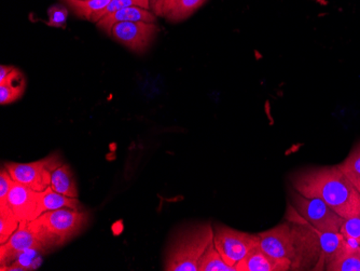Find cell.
<instances>
[{"label":"cell","mask_w":360,"mask_h":271,"mask_svg":"<svg viewBox=\"0 0 360 271\" xmlns=\"http://www.w3.org/2000/svg\"><path fill=\"white\" fill-rule=\"evenodd\" d=\"M258 236L262 250L288 263L291 271L319 270L321 258L319 230L305 222L290 203L284 222Z\"/></svg>","instance_id":"1"},{"label":"cell","mask_w":360,"mask_h":271,"mask_svg":"<svg viewBox=\"0 0 360 271\" xmlns=\"http://www.w3.org/2000/svg\"><path fill=\"white\" fill-rule=\"evenodd\" d=\"M290 185L305 197L323 200L345 220L360 213V193L338 165L300 170L291 175Z\"/></svg>","instance_id":"2"},{"label":"cell","mask_w":360,"mask_h":271,"mask_svg":"<svg viewBox=\"0 0 360 271\" xmlns=\"http://www.w3.org/2000/svg\"><path fill=\"white\" fill-rule=\"evenodd\" d=\"M214 242L210 222H199L180 230L169 244L165 270L199 271L200 262Z\"/></svg>","instance_id":"3"},{"label":"cell","mask_w":360,"mask_h":271,"mask_svg":"<svg viewBox=\"0 0 360 271\" xmlns=\"http://www.w3.org/2000/svg\"><path fill=\"white\" fill-rule=\"evenodd\" d=\"M56 248L50 237L36 220L20 222L19 228L9 240L0 246V267L11 263L15 256L27 250H40L42 252Z\"/></svg>","instance_id":"4"},{"label":"cell","mask_w":360,"mask_h":271,"mask_svg":"<svg viewBox=\"0 0 360 271\" xmlns=\"http://www.w3.org/2000/svg\"><path fill=\"white\" fill-rule=\"evenodd\" d=\"M289 203L297 213L321 232H340L345 218L340 216L328 204L317 198H307L291 188Z\"/></svg>","instance_id":"5"},{"label":"cell","mask_w":360,"mask_h":271,"mask_svg":"<svg viewBox=\"0 0 360 271\" xmlns=\"http://www.w3.org/2000/svg\"><path fill=\"white\" fill-rule=\"evenodd\" d=\"M89 213L72 209L44 212L36 222L44 228L54 246H62L80 234L88 224Z\"/></svg>","instance_id":"6"},{"label":"cell","mask_w":360,"mask_h":271,"mask_svg":"<svg viewBox=\"0 0 360 271\" xmlns=\"http://www.w3.org/2000/svg\"><path fill=\"white\" fill-rule=\"evenodd\" d=\"M62 165L58 155H51L34 163H7L6 168L14 182L39 193L51 186L52 173Z\"/></svg>","instance_id":"7"},{"label":"cell","mask_w":360,"mask_h":271,"mask_svg":"<svg viewBox=\"0 0 360 271\" xmlns=\"http://www.w3.org/2000/svg\"><path fill=\"white\" fill-rule=\"evenodd\" d=\"M214 246L230 266L236 267L257 244H260L258 234L240 232L224 225L212 226Z\"/></svg>","instance_id":"8"},{"label":"cell","mask_w":360,"mask_h":271,"mask_svg":"<svg viewBox=\"0 0 360 271\" xmlns=\"http://www.w3.org/2000/svg\"><path fill=\"white\" fill-rule=\"evenodd\" d=\"M158 33L159 27L155 23L121 22L113 26L110 37L135 53H143L148 50Z\"/></svg>","instance_id":"9"},{"label":"cell","mask_w":360,"mask_h":271,"mask_svg":"<svg viewBox=\"0 0 360 271\" xmlns=\"http://www.w3.org/2000/svg\"><path fill=\"white\" fill-rule=\"evenodd\" d=\"M20 222H32L37 220L40 212L38 191L14 182L6 203Z\"/></svg>","instance_id":"10"},{"label":"cell","mask_w":360,"mask_h":271,"mask_svg":"<svg viewBox=\"0 0 360 271\" xmlns=\"http://www.w3.org/2000/svg\"><path fill=\"white\" fill-rule=\"evenodd\" d=\"M236 268V271H291L288 263L271 256L262 250L260 244L255 246Z\"/></svg>","instance_id":"11"},{"label":"cell","mask_w":360,"mask_h":271,"mask_svg":"<svg viewBox=\"0 0 360 271\" xmlns=\"http://www.w3.org/2000/svg\"><path fill=\"white\" fill-rule=\"evenodd\" d=\"M327 271H360V244L345 238L337 252L326 263Z\"/></svg>","instance_id":"12"},{"label":"cell","mask_w":360,"mask_h":271,"mask_svg":"<svg viewBox=\"0 0 360 271\" xmlns=\"http://www.w3.org/2000/svg\"><path fill=\"white\" fill-rule=\"evenodd\" d=\"M157 15L151 10L143 9L141 7H129L118 10L109 14L107 17L97 22V27L101 28L103 32L110 36L111 30L117 23L121 22H148L155 23Z\"/></svg>","instance_id":"13"},{"label":"cell","mask_w":360,"mask_h":271,"mask_svg":"<svg viewBox=\"0 0 360 271\" xmlns=\"http://www.w3.org/2000/svg\"><path fill=\"white\" fill-rule=\"evenodd\" d=\"M40 212L54 211L58 209H72L82 211V206L79 202L78 198H70L62 194L56 193L52 189L51 186L44 191H39Z\"/></svg>","instance_id":"14"},{"label":"cell","mask_w":360,"mask_h":271,"mask_svg":"<svg viewBox=\"0 0 360 271\" xmlns=\"http://www.w3.org/2000/svg\"><path fill=\"white\" fill-rule=\"evenodd\" d=\"M207 0H169L163 12V18L172 23H179L189 19Z\"/></svg>","instance_id":"15"},{"label":"cell","mask_w":360,"mask_h":271,"mask_svg":"<svg viewBox=\"0 0 360 271\" xmlns=\"http://www.w3.org/2000/svg\"><path fill=\"white\" fill-rule=\"evenodd\" d=\"M25 91V79L20 70H14L4 82H0V103L11 104L21 99Z\"/></svg>","instance_id":"16"},{"label":"cell","mask_w":360,"mask_h":271,"mask_svg":"<svg viewBox=\"0 0 360 271\" xmlns=\"http://www.w3.org/2000/svg\"><path fill=\"white\" fill-rule=\"evenodd\" d=\"M52 189L56 193L68 196L70 198H78L76 182L74 179V173L70 170V165H62L52 173Z\"/></svg>","instance_id":"17"},{"label":"cell","mask_w":360,"mask_h":271,"mask_svg":"<svg viewBox=\"0 0 360 271\" xmlns=\"http://www.w3.org/2000/svg\"><path fill=\"white\" fill-rule=\"evenodd\" d=\"M79 19L91 21L93 15L102 11L111 0H63Z\"/></svg>","instance_id":"18"},{"label":"cell","mask_w":360,"mask_h":271,"mask_svg":"<svg viewBox=\"0 0 360 271\" xmlns=\"http://www.w3.org/2000/svg\"><path fill=\"white\" fill-rule=\"evenodd\" d=\"M338 167L360 193V141Z\"/></svg>","instance_id":"19"},{"label":"cell","mask_w":360,"mask_h":271,"mask_svg":"<svg viewBox=\"0 0 360 271\" xmlns=\"http://www.w3.org/2000/svg\"><path fill=\"white\" fill-rule=\"evenodd\" d=\"M321 240V258L319 270H325L326 263L337 252L345 240V237L341 232H319Z\"/></svg>","instance_id":"20"},{"label":"cell","mask_w":360,"mask_h":271,"mask_svg":"<svg viewBox=\"0 0 360 271\" xmlns=\"http://www.w3.org/2000/svg\"><path fill=\"white\" fill-rule=\"evenodd\" d=\"M199 271H236V267L230 266L222 258L214 246L210 244L206 251L201 262H200Z\"/></svg>","instance_id":"21"},{"label":"cell","mask_w":360,"mask_h":271,"mask_svg":"<svg viewBox=\"0 0 360 271\" xmlns=\"http://www.w3.org/2000/svg\"><path fill=\"white\" fill-rule=\"evenodd\" d=\"M19 225L20 220L12 213L9 206L0 204V244L7 242Z\"/></svg>","instance_id":"22"},{"label":"cell","mask_w":360,"mask_h":271,"mask_svg":"<svg viewBox=\"0 0 360 271\" xmlns=\"http://www.w3.org/2000/svg\"><path fill=\"white\" fill-rule=\"evenodd\" d=\"M129 7H141L143 8V9L150 10V0H111L110 3L102 11L97 12L96 14L93 15L91 22L97 23V22L102 20L103 18L107 17L109 14Z\"/></svg>","instance_id":"23"},{"label":"cell","mask_w":360,"mask_h":271,"mask_svg":"<svg viewBox=\"0 0 360 271\" xmlns=\"http://www.w3.org/2000/svg\"><path fill=\"white\" fill-rule=\"evenodd\" d=\"M68 14H70V10L64 5L56 4L51 6L48 9V21L46 24L50 27L64 28L68 23Z\"/></svg>","instance_id":"24"},{"label":"cell","mask_w":360,"mask_h":271,"mask_svg":"<svg viewBox=\"0 0 360 271\" xmlns=\"http://www.w3.org/2000/svg\"><path fill=\"white\" fill-rule=\"evenodd\" d=\"M341 232L345 238L356 241L359 244L360 242V213L355 218H347L343 222L341 227Z\"/></svg>","instance_id":"25"},{"label":"cell","mask_w":360,"mask_h":271,"mask_svg":"<svg viewBox=\"0 0 360 271\" xmlns=\"http://www.w3.org/2000/svg\"><path fill=\"white\" fill-rule=\"evenodd\" d=\"M13 184V179H12L5 165V167L1 168V172H0V204L6 203V201H7L8 195H9Z\"/></svg>","instance_id":"26"},{"label":"cell","mask_w":360,"mask_h":271,"mask_svg":"<svg viewBox=\"0 0 360 271\" xmlns=\"http://www.w3.org/2000/svg\"><path fill=\"white\" fill-rule=\"evenodd\" d=\"M169 0H150V10L157 17L163 18L165 6Z\"/></svg>","instance_id":"27"},{"label":"cell","mask_w":360,"mask_h":271,"mask_svg":"<svg viewBox=\"0 0 360 271\" xmlns=\"http://www.w3.org/2000/svg\"><path fill=\"white\" fill-rule=\"evenodd\" d=\"M14 70H15V68H13V66L1 65V68H0V82H4Z\"/></svg>","instance_id":"28"},{"label":"cell","mask_w":360,"mask_h":271,"mask_svg":"<svg viewBox=\"0 0 360 271\" xmlns=\"http://www.w3.org/2000/svg\"><path fill=\"white\" fill-rule=\"evenodd\" d=\"M359 244H360V242H359Z\"/></svg>","instance_id":"29"}]
</instances>
